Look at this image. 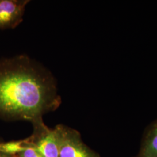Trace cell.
I'll list each match as a JSON object with an SVG mask.
<instances>
[{
  "mask_svg": "<svg viewBox=\"0 0 157 157\" xmlns=\"http://www.w3.org/2000/svg\"><path fill=\"white\" fill-rule=\"evenodd\" d=\"M56 79L25 55L0 58V119L26 121L33 126L61 104Z\"/></svg>",
  "mask_w": 157,
  "mask_h": 157,
  "instance_id": "1",
  "label": "cell"
},
{
  "mask_svg": "<svg viewBox=\"0 0 157 157\" xmlns=\"http://www.w3.org/2000/svg\"><path fill=\"white\" fill-rule=\"evenodd\" d=\"M59 148V157H101L87 146L78 130L63 124L54 128Z\"/></svg>",
  "mask_w": 157,
  "mask_h": 157,
  "instance_id": "2",
  "label": "cell"
},
{
  "mask_svg": "<svg viewBox=\"0 0 157 157\" xmlns=\"http://www.w3.org/2000/svg\"><path fill=\"white\" fill-rule=\"evenodd\" d=\"M34 147L43 157H59V148L54 129L43 122L33 126V133L29 137Z\"/></svg>",
  "mask_w": 157,
  "mask_h": 157,
  "instance_id": "3",
  "label": "cell"
},
{
  "mask_svg": "<svg viewBox=\"0 0 157 157\" xmlns=\"http://www.w3.org/2000/svg\"><path fill=\"white\" fill-rule=\"evenodd\" d=\"M27 0H0V29H14L22 22Z\"/></svg>",
  "mask_w": 157,
  "mask_h": 157,
  "instance_id": "4",
  "label": "cell"
},
{
  "mask_svg": "<svg viewBox=\"0 0 157 157\" xmlns=\"http://www.w3.org/2000/svg\"><path fill=\"white\" fill-rule=\"evenodd\" d=\"M135 157H157V119L146 129Z\"/></svg>",
  "mask_w": 157,
  "mask_h": 157,
  "instance_id": "5",
  "label": "cell"
},
{
  "mask_svg": "<svg viewBox=\"0 0 157 157\" xmlns=\"http://www.w3.org/2000/svg\"><path fill=\"white\" fill-rule=\"evenodd\" d=\"M32 147L33 146L29 137L26 139L20 140L0 143V152L14 156L18 155L29 148Z\"/></svg>",
  "mask_w": 157,
  "mask_h": 157,
  "instance_id": "6",
  "label": "cell"
},
{
  "mask_svg": "<svg viewBox=\"0 0 157 157\" xmlns=\"http://www.w3.org/2000/svg\"><path fill=\"white\" fill-rule=\"evenodd\" d=\"M17 157H43L34 147H30L16 155Z\"/></svg>",
  "mask_w": 157,
  "mask_h": 157,
  "instance_id": "7",
  "label": "cell"
},
{
  "mask_svg": "<svg viewBox=\"0 0 157 157\" xmlns=\"http://www.w3.org/2000/svg\"><path fill=\"white\" fill-rule=\"evenodd\" d=\"M0 157H12V156L11 155H9L2 154V153L0 152Z\"/></svg>",
  "mask_w": 157,
  "mask_h": 157,
  "instance_id": "8",
  "label": "cell"
},
{
  "mask_svg": "<svg viewBox=\"0 0 157 157\" xmlns=\"http://www.w3.org/2000/svg\"><path fill=\"white\" fill-rule=\"evenodd\" d=\"M12 157H17L16 155H14V156H12Z\"/></svg>",
  "mask_w": 157,
  "mask_h": 157,
  "instance_id": "9",
  "label": "cell"
}]
</instances>
